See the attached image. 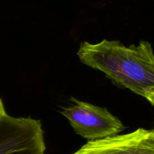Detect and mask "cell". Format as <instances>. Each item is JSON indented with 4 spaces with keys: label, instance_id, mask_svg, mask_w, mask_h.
Here are the masks:
<instances>
[{
    "label": "cell",
    "instance_id": "obj_6",
    "mask_svg": "<svg viewBox=\"0 0 154 154\" xmlns=\"http://www.w3.org/2000/svg\"><path fill=\"white\" fill-rule=\"evenodd\" d=\"M145 98L152 105L154 106V93L153 92H150V93H148L146 95Z\"/></svg>",
    "mask_w": 154,
    "mask_h": 154
},
{
    "label": "cell",
    "instance_id": "obj_5",
    "mask_svg": "<svg viewBox=\"0 0 154 154\" xmlns=\"http://www.w3.org/2000/svg\"><path fill=\"white\" fill-rule=\"evenodd\" d=\"M6 111H5V106H4L3 101L1 98H0V119H2L3 116L6 115Z\"/></svg>",
    "mask_w": 154,
    "mask_h": 154
},
{
    "label": "cell",
    "instance_id": "obj_2",
    "mask_svg": "<svg viewBox=\"0 0 154 154\" xmlns=\"http://www.w3.org/2000/svg\"><path fill=\"white\" fill-rule=\"evenodd\" d=\"M73 103L63 108L62 115L75 132L88 140L116 135L124 131L122 122L106 108L72 98Z\"/></svg>",
    "mask_w": 154,
    "mask_h": 154
},
{
    "label": "cell",
    "instance_id": "obj_4",
    "mask_svg": "<svg viewBox=\"0 0 154 154\" xmlns=\"http://www.w3.org/2000/svg\"><path fill=\"white\" fill-rule=\"evenodd\" d=\"M72 154H154V134L152 129L138 128L128 134L88 140Z\"/></svg>",
    "mask_w": 154,
    "mask_h": 154
},
{
    "label": "cell",
    "instance_id": "obj_7",
    "mask_svg": "<svg viewBox=\"0 0 154 154\" xmlns=\"http://www.w3.org/2000/svg\"><path fill=\"white\" fill-rule=\"evenodd\" d=\"M152 132H153V134H154V128L153 129H152Z\"/></svg>",
    "mask_w": 154,
    "mask_h": 154
},
{
    "label": "cell",
    "instance_id": "obj_3",
    "mask_svg": "<svg viewBox=\"0 0 154 154\" xmlns=\"http://www.w3.org/2000/svg\"><path fill=\"white\" fill-rule=\"evenodd\" d=\"M42 124L8 114L0 119V154H45Z\"/></svg>",
    "mask_w": 154,
    "mask_h": 154
},
{
    "label": "cell",
    "instance_id": "obj_1",
    "mask_svg": "<svg viewBox=\"0 0 154 154\" xmlns=\"http://www.w3.org/2000/svg\"><path fill=\"white\" fill-rule=\"evenodd\" d=\"M77 55L84 64L103 72L112 82L144 97L154 88V52L149 42L125 46L119 41L83 42Z\"/></svg>",
    "mask_w": 154,
    "mask_h": 154
}]
</instances>
